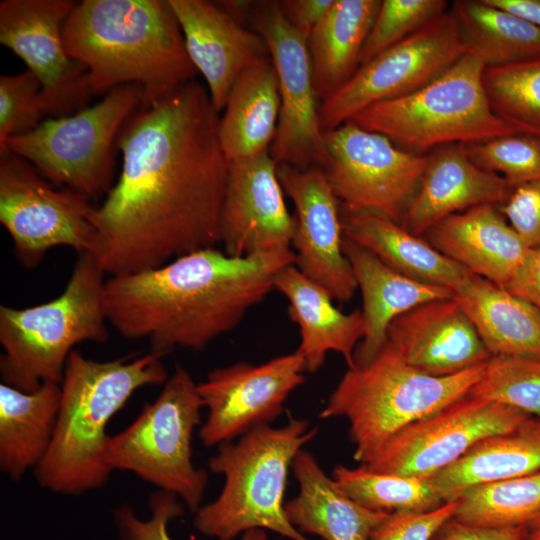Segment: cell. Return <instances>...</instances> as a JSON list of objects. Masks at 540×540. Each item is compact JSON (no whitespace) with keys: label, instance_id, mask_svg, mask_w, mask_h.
Instances as JSON below:
<instances>
[{"label":"cell","instance_id":"1","mask_svg":"<svg viewBox=\"0 0 540 540\" xmlns=\"http://www.w3.org/2000/svg\"><path fill=\"white\" fill-rule=\"evenodd\" d=\"M219 116L207 87L192 80L127 120L120 174L90 215V254L105 274L157 268L220 243L229 162Z\"/></svg>","mask_w":540,"mask_h":540},{"label":"cell","instance_id":"2","mask_svg":"<svg viewBox=\"0 0 540 540\" xmlns=\"http://www.w3.org/2000/svg\"><path fill=\"white\" fill-rule=\"evenodd\" d=\"M295 264L290 248L244 257L215 247L143 271L109 276L108 323L130 340L146 339L164 357L176 347L204 350L232 331L274 290L276 274Z\"/></svg>","mask_w":540,"mask_h":540},{"label":"cell","instance_id":"3","mask_svg":"<svg viewBox=\"0 0 540 540\" xmlns=\"http://www.w3.org/2000/svg\"><path fill=\"white\" fill-rule=\"evenodd\" d=\"M62 38L69 57L86 68L93 97L137 84L144 107L198 74L167 0H82Z\"/></svg>","mask_w":540,"mask_h":540},{"label":"cell","instance_id":"4","mask_svg":"<svg viewBox=\"0 0 540 540\" xmlns=\"http://www.w3.org/2000/svg\"><path fill=\"white\" fill-rule=\"evenodd\" d=\"M161 359L149 352L99 362L75 349L70 353L53 438L34 469L41 487L78 495L107 483L112 472L107 462L108 423L136 390L166 382Z\"/></svg>","mask_w":540,"mask_h":540},{"label":"cell","instance_id":"5","mask_svg":"<svg viewBox=\"0 0 540 540\" xmlns=\"http://www.w3.org/2000/svg\"><path fill=\"white\" fill-rule=\"evenodd\" d=\"M317 433L308 420L291 419L279 428L257 426L236 443L218 445L208 466L224 476V485L214 501L195 512V528L217 540H233L252 529H268L290 540H311L288 521L284 492L295 455Z\"/></svg>","mask_w":540,"mask_h":540},{"label":"cell","instance_id":"6","mask_svg":"<svg viewBox=\"0 0 540 540\" xmlns=\"http://www.w3.org/2000/svg\"><path fill=\"white\" fill-rule=\"evenodd\" d=\"M485 364L433 376L408 364L387 341L367 366L348 368L320 417L348 420L354 459L366 464L400 430L468 395Z\"/></svg>","mask_w":540,"mask_h":540},{"label":"cell","instance_id":"7","mask_svg":"<svg viewBox=\"0 0 540 540\" xmlns=\"http://www.w3.org/2000/svg\"><path fill=\"white\" fill-rule=\"evenodd\" d=\"M104 274L92 254L80 253L58 297L26 308L0 306L3 383L27 392L61 383L75 345L109 339Z\"/></svg>","mask_w":540,"mask_h":540},{"label":"cell","instance_id":"8","mask_svg":"<svg viewBox=\"0 0 540 540\" xmlns=\"http://www.w3.org/2000/svg\"><path fill=\"white\" fill-rule=\"evenodd\" d=\"M484 68L478 58L465 53L421 88L374 103L350 120L417 154L522 133L491 109L483 86Z\"/></svg>","mask_w":540,"mask_h":540},{"label":"cell","instance_id":"9","mask_svg":"<svg viewBox=\"0 0 540 540\" xmlns=\"http://www.w3.org/2000/svg\"><path fill=\"white\" fill-rule=\"evenodd\" d=\"M142 99L137 84L116 87L92 106L49 117L33 130L9 137L0 150L25 159L56 186L90 199L107 194L114 185L120 132Z\"/></svg>","mask_w":540,"mask_h":540},{"label":"cell","instance_id":"10","mask_svg":"<svg viewBox=\"0 0 540 540\" xmlns=\"http://www.w3.org/2000/svg\"><path fill=\"white\" fill-rule=\"evenodd\" d=\"M197 384L177 367L159 396L124 430L110 436L107 462L175 494L192 512L200 508L208 475L192 462L191 440L201 422Z\"/></svg>","mask_w":540,"mask_h":540},{"label":"cell","instance_id":"11","mask_svg":"<svg viewBox=\"0 0 540 540\" xmlns=\"http://www.w3.org/2000/svg\"><path fill=\"white\" fill-rule=\"evenodd\" d=\"M94 207L85 194L55 188L28 161L0 150V223L25 268L38 266L58 246L90 253L96 237L90 220Z\"/></svg>","mask_w":540,"mask_h":540},{"label":"cell","instance_id":"12","mask_svg":"<svg viewBox=\"0 0 540 540\" xmlns=\"http://www.w3.org/2000/svg\"><path fill=\"white\" fill-rule=\"evenodd\" d=\"M324 138L328 160L322 170L340 206L401 223L427 156L399 148L351 120L325 131Z\"/></svg>","mask_w":540,"mask_h":540},{"label":"cell","instance_id":"13","mask_svg":"<svg viewBox=\"0 0 540 540\" xmlns=\"http://www.w3.org/2000/svg\"><path fill=\"white\" fill-rule=\"evenodd\" d=\"M466 53L451 10L360 66L351 79L319 106L325 132L366 107L426 85Z\"/></svg>","mask_w":540,"mask_h":540},{"label":"cell","instance_id":"14","mask_svg":"<svg viewBox=\"0 0 540 540\" xmlns=\"http://www.w3.org/2000/svg\"><path fill=\"white\" fill-rule=\"evenodd\" d=\"M249 22L267 43L279 82L281 108L270 156L277 164L323 169L328 152L307 37L287 22L278 1H256Z\"/></svg>","mask_w":540,"mask_h":540},{"label":"cell","instance_id":"15","mask_svg":"<svg viewBox=\"0 0 540 540\" xmlns=\"http://www.w3.org/2000/svg\"><path fill=\"white\" fill-rule=\"evenodd\" d=\"M530 417L468 394L400 430L362 465L382 473L431 478L478 442L510 432Z\"/></svg>","mask_w":540,"mask_h":540},{"label":"cell","instance_id":"16","mask_svg":"<svg viewBox=\"0 0 540 540\" xmlns=\"http://www.w3.org/2000/svg\"><path fill=\"white\" fill-rule=\"evenodd\" d=\"M77 2L2 0L0 43L17 55L39 79L46 116L62 117L92 98L86 68L67 54L62 30Z\"/></svg>","mask_w":540,"mask_h":540},{"label":"cell","instance_id":"17","mask_svg":"<svg viewBox=\"0 0 540 540\" xmlns=\"http://www.w3.org/2000/svg\"><path fill=\"white\" fill-rule=\"evenodd\" d=\"M305 371L298 350L259 365L237 362L211 371L197 384L208 409L201 442L218 446L275 420L291 392L304 383Z\"/></svg>","mask_w":540,"mask_h":540},{"label":"cell","instance_id":"18","mask_svg":"<svg viewBox=\"0 0 540 540\" xmlns=\"http://www.w3.org/2000/svg\"><path fill=\"white\" fill-rule=\"evenodd\" d=\"M277 176L295 206V266L340 303L358 288L344 255L340 202L321 168L277 164Z\"/></svg>","mask_w":540,"mask_h":540},{"label":"cell","instance_id":"19","mask_svg":"<svg viewBox=\"0 0 540 540\" xmlns=\"http://www.w3.org/2000/svg\"><path fill=\"white\" fill-rule=\"evenodd\" d=\"M284 195L268 151L230 162L219 222L224 252L244 257L290 248L296 222Z\"/></svg>","mask_w":540,"mask_h":540},{"label":"cell","instance_id":"20","mask_svg":"<svg viewBox=\"0 0 540 540\" xmlns=\"http://www.w3.org/2000/svg\"><path fill=\"white\" fill-rule=\"evenodd\" d=\"M181 28L185 47L220 114L239 74L270 58L264 38L234 21L215 1L167 0Z\"/></svg>","mask_w":540,"mask_h":540},{"label":"cell","instance_id":"21","mask_svg":"<svg viewBox=\"0 0 540 540\" xmlns=\"http://www.w3.org/2000/svg\"><path fill=\"white\" fill-rule=\"evenodd\" d=\"M387 341L414 368L449 376L492 356L454 297L420 304L396 317Z\"/></svg>","mask_w":540,"mask_h":540},{"label":"cell","instance_id":"22","mask_svg":"<svg viewBox=\"0 0 540 540\" xmlns=\"http://www.w3.org/2000/svg\"><path fill=\"white\" fill-rule=\"evenodd\" d=\"M510 190L502 176L473 163L463 144L444 145L427 156L418 189L400 224L420 236L455 213L483 204L501 205Z\"/></svg>","mask_w":540,"mask_h":540},{"label":"cell","instance_id":"23","mask_svg":"<svg viewBox=\"0 0 540 540\" xmlns=\"http://www.w3.org/2000/svg\"><path fill=\"white\" fill-rule=\"evenodd\" d=\"M426 234L427 241L446 257L503 288L516 277L532 250L493 204L450 215Z\"/></svg>","mask_w":540,"mask_h":540},{"label":"cell","instance_id":"24","mask_svg":"<svg viewBox=\"0 0 540 540\" xmlns=\"http://www.w3.org/2000/svg\"><path fill=\"white\" fill-rule=\"evenodd\" d=\"M342 248L363 300L365 333L355 350L354 367L373 361L386 344L389 325L396 317L425 302L453 297L452 289L405 276L345 237Z\"/></svg>","mask_w":540,"mask_h":540},{"label":"cell","instance_id":"25","mask_svg":"<svg viewBox=\"0 0 540 540\" xmlns=\"http://www.w3.org/2000/svg\"><path fill=\"white\" fill-rule=\"evenodd\" d=\"M274 289L287 298L288 315L299 327L297 350L304 358L306 371H318L330 351L341 354L348 368L355 366L357 343L365 333L361 309L341 312L333 305L329 293L295 265L286 266L276 274Z\"/></svg>","mask_w":540,"mask_h":540},{"label":"cell","instance_id":"26","mask_svg":"<svg viewBox=\"0 0 540 540\" xmlns=\"http://www.w3.org/2000/svg\"><path fill=\"white\" fill-rule=\"evenodd\" d=\"M291 468L299 492L285 503L284 510L288 521L304 535L323 540H370L375 528L391 514L351 499L307 450L297 452Z\"/></svg>","mask_w":540,"mask_h":540},{"label":"cell","instance_id":"27","mask_svg":"<svg viewBox=\"0 0 540 540\" xmlns=\"http://www.w3.org/2000/svg\"><path fill=\"white\" fill-rule=\"evenodd\" d=\"M280 108L279 82L271 58L239 74L218 122L219 141L229 163L269 150Z\"/></svg>","mask_w":540,"mask_h":540},{"label":"cell","instance_id":"28","mask_svg":"<svg viewBox=\"0 0 540 540\" xmlns=\"http://www.w3.org/2000/svg\"><path fill=\"white\" fill-rule=\"evenodd\" d=\"M340 216L345 238L405 276L454 290L472 274L398 222L341 206Z\"/></svg>","mask_w":540,"mask_h":540},{"label":"cell","instance_id":"29","mask_svg":"<svg viewBox=\"0 0 540 540\" xmlns=\"http://www.w3.org/2000/svg\"><path fill=\"white\" fill-rule=\"evenodd\" d=\"M491 355L540 358V311L495 283L470 274L453 290Z\"/></svg>","mask_w":540,"mask_h":540},{"label":"cell","instance_id":"30","mask_svg":"<svg viewBox=\"0 0 540 540\" xmlns=\"http://www.w3.org/2000/svg\"><path fill=\"white\" fill-rule=\"evenodd\" d=\"M60 399V383L45 382L29 392L1 383L0 467L12 480L35 469L47 453Z\"/></svg>","mask_w":540,"mask_h":540},{"label":"cell","instance_id":"31","mask_svg":"<svg viewBox=\"0 0 540 540\" xmlns=\"http://www.w3.org/2000/svg\"><path fill=\"white\" fill-rule=\"evenodd\" d=\"M540 471V419L489 436L430 479L444 502L467 489Z\"/></svg>","mask_w":540,"mask_h":540},{"label":"cell","instance_id":"32","mask_svg":"<svg viewBox=\"0 0 540 540\" xmlns=\"http://www.w3.org/2000/svg\"><path fill=\"white\" fill-rule=\"evenodd\" d=\"M381 3L335 0L310 33L307 45L320 103L345 85L360 67L361 52Z\"/></svg>","mask_w":540,"mask_h":540},{"label":"cell","instance_id":"33","mask_svg":"<svg viewBox=\"0 0 540 540\" xmlns=\"http://www.w3.org/2000/svg\"><path fill=\"white\" fill-rule=\"evenodd\" d=\"M452 11L466 53L485 67L540 55V28L484 0L454 1Z\"/></svg>","mask_w":540,"mask_h":540},{"label":"cell","instance_id":"34","mask_svg":"<svg viewBox=\"0 0 540 540\" xmlns=\"http://www.w3.org/2000/svg\"><path fill=\"white\" fill-rule=\"evenodd\" d=\"M332 478L338 487L362 506L387 513H417L444 504L430 478L373 471L364 465H338Z\"/></svg>","mask_w":540,"mask_h":540},{"label":"cell","instance_id":"35","mask_svg":"<svg viewBox=\"0 0 540 540\" xmlns=\"http://www.w3.org/2000/svg\"><path fill=\"white\" fill-rule=\"evenodd\" d=\"M540 510V471L481 484L458 498L454 518L482 526L525 524Z\"/></svg>","mask_w":540,"mask_h":540},{"label":"cell","instance_id":"36","mask_svg":"<svg viewBox=\"0 0 540 540\" xmlns=\"http://www.w3.org/2000/svg\"><path fill=\"white\" fill-rule=\"evenodd\" d=\"M485 93L493 112L522 133L540 136V55L485 67Z\"/></svg>","mask_w":540,"mask_h":540},{"label":"cell","instance_id":"37","mask_svg":"<svg viewBox=\"0 0 540 540\" xmlns=\"http://www.w3.org/2000/svg\"><path fill=\"white\" fill-rule=\"evenodd\" d=\"M468 394L540 417V358L492 355Z\"/></svg>","mask_w":540,"mask_h":540},{"label":"cell","instance_id":"38","mask_svg":"<svg viewBox=\"0 0 540 540\" xmlns=\"http://www.w3.org/2000/svg\"><path fill=\"white\" fill-rule=\"evenodd\" d=\"M463 145L473 163L511 188L540 179V136L515 133Z\"/></svg>","mask_w":540,"mask_h":540},{"label":"cell","instance_id":"39","mask_svg":"<svg viewBox=\"0 0 540 540\" xmlns=\"http://www.w3.org/2000/svg\"><path fill=\"white\" fill-rule=\"evenodd\" d=\"M444 0H383L363 46L360 66L447 11Z\"/></svg>","mask_w":540,"mask_h":540},{"label":"cell","instance_id":"40","mask_svg":"<svg viewBox=\"0 0 540 540\" xmlns=\"http://www.w3.org/2000/svg\"><path fill=\"white\" fill-rule=\"evenodd\" d=\"M41 91L39 79L28 69L0 76V147L45 120Z\"/></svg>","mask_w":540,"mask_h":540},{"label":"cell","instance_id":"41","mask_svg":"<svg viewBox=\"0 0 540 540\" xmlns=\"http://www.w3.org/2000/svg\"><path fill=\"white\" fill-rule=\"evenodd\" d=\"M151 516L139 519L129 505H122L114 512V519L123 540H172L168 523L184 513V503L170 492L158 490L149 498ZM240 540H267L263 529L243 533Z\"/></svg>","mask_w":540,"mask_h":540},{"label":"cell","instance_id":"42","mask_svg":"<svg viewBox=\"0 0 540 540\" xmlns=\"http://www.w3.org/2000/svg\"><path fill=\"white\" fill-rule=\"evenodd\" d=\"M457 506L458 499L426 512L391 513L375 528L370 540H431L454 517Z\"/></svg>","mask_w":540,"mask_h":540},{"label":"cell","instance_id":"43","mask_svg":"<svg viewBox=\"0 0 540 540\" xmlns=\"http://www.w3.org/2000/svg\"><path fill=\"white\" fill-rule=\"evenodd\" d=\"M498 208L530 249L540 248V179L512 187Z\"/></svg>","mask_w":540,"mask_h":540},{"label":"cell","instance_id":"44","mask_svg":"<svg viewBox=\"0 0 540 540\" xmlns=\"http://www.w3.org/2000/svg\"><path fill=\"white\" fill-rule=\"evenodd\" d=\"M525 527L482 526L455 519L446 521L431 540H524Z\"/></svg>","mask_w":540,"mask_h":540},{"label":"cell","instance_id":"45","mask_svg":"<svg viewBox=\"0 0 540 540\" xmlns=\"http://www.w3.org/2000/svg\"><path fill=\"white\" fill-rule=\"evenodd\" d=\"M280 10L287 22L305 37L327 15L335 0H282Z\"/></svg>","mask_w":540,"mask_h":540},{"label":"cell","instance_id":"46","mask_svg":"<svg viewBox=\"0 0 540 540\" xmlns=\"http://www.w3.org/2000/svg\"><path fill=\"white\" fill-rule=\"evenodd\" d=\"M505 289L540 311V248L531 250L524 265Z\"/></svg>","mask_w":540,"mask_h":540},{"label":"cell","instance_id":"47","mask_svg":"<svg viewBox=\"0 0 540 540\" xmlns=\"http://www.w3.org/2000/svg\"><path fill=\"white\" fill-rule=\"evenodd\" d=\"M540 28V0H484Z\"/></svg>","mask_w":540,"mask_h":540},{"label":"cell","instance_id":"48","mask_svg":"<svg viewBox=\"0 0 540 540\" xmlns=\"http://www.w3.org/2000/svg\"><path fill=\"white\" fill-rule=\"evenodd\" d=\"M256 1L251 0H220L215 3L234 21L245 26L249 22Z\"/></svg>","mask_w":540,"mask_h":540},{"label":"cell","instance_id":"49","mask_svg":"<svg viewBox=\"0 0 540 540\" xmlns=\"http://www.w3.org/2000/svg\"><path fill=\"white\" fill-rule=\"evenodd\" d=\"M524 540H540V510L525 524Z\"/></svg>","mask_w":540,"mask_h":540}]
</instances>
